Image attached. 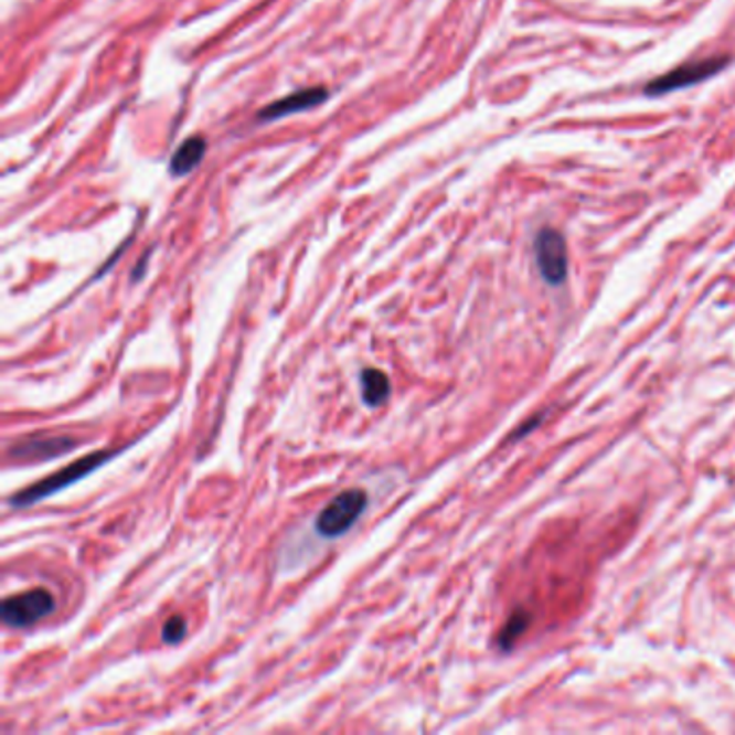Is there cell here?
<instances>
[{
  "label": "cell",
  "mask_w": 735,
  "mask_h": 735,
  "mask_svg": "<svg viewBox=\"0 0 735 735\" xmlns=\"http://www.w3.org/2000/svg\"><path fill=\"white\" fill-rule=\"evenodd\" d=\"M361 384H363V402L369 408L384 404L391 395V380L380 369H365L361 375Z\"/></svg>",
  "instance_id": "9c48e42d"
},
{
  "label": "cell",
  "mask_w": 735,
  "mask_h": 735,
  "mask_svg": "<svg viewBox=\"0 0 735 735\" xmlns=\"http://www.w3.org/2000/svg\"><path fill=\"white\" fill-rule=\"evenodd\" d=\"M78 443L67 436H47V438H26L9 447V460L46 461L74 451Z\"/></svg>",
  "instance_id": "8992f818"
},
{
  "label": "cell",
  "mask_w": 735,
  "mask_h": 735,
  "mask_svg": "<svg viewBox=\"0 0 735 735\" xmlns=\"http://www.w3.org/2000/svg\"><path fill=\"white\" fill-rule=\"evenodd\" d=\"M729 63V58H705V61H694V63H686L682 67L671 70L664 76H658L656 81H651L645 93L647 95H664V93L678 92V89H686L692 85H699L707 78H712L714 74H718L725 65Z\"/></svg>",
  "instance_id": "277c9868"
},
{
  "label": "cell",
  "mask_w": 735,
  "mask_h": 735,
  "mask_svg": "<svg viewBox=\"0 0 735 735\" xmlns=\"http://www.w3.org/2000/svg\"><path fill=\"white\" fill-rule=\"evenodd\" d=\"M529 624H531V617H529V612H524V610H518V612H513L511 617H509V621H507L505 628H503V632H501V637H499V645H501V649L503 651H509L511 647H513V643L526 632V628H529Z\"/></svg>",
  "instance_id": "30bf717a"
},
{
  "label": "cell",
  "mask_w": 735,
  "mask_h": 735,
  "mask_svg": "<svg viewBox=\"0 0 735 735\" xmlns=\"http://www.w3.org/2000/svg\"><path fill=\"white\" fill-rule=\"evenodd\" d=\"M326 97H328V92L322 89V87L294 93V95H287V97L278 99V102H273L270 106H266V108L259 113V119H262V121H268V119H278V117H285V115L302 113V110H309V108L320 106Z\"/></svg>",
  "instance_id": "52a82bcc"
},
{
  "label": "cell",
  "mask_w": 735,
  "mask_h": 735,
  "mask_svg": "<svg viewBox=\"0 0 735 735\" xmlns=\"http://www.w3.org/2000/svg\"><path fill=\"white\" fill-rule=\"evenodd\" d=\"M535 259L546 283L561 285L567 278V246L558 231L542 230L537 233Z\"/></svg>",
  "instance_id": "5b68a950"
},
{
  "label": "cell",
  "mask_w": 735,
  "mask_h": 735,
  "mask_svg": "<svg viewBox=\"0 0 735 735\" xmlns=\"http://www.w3.org/2000/svg\"><path fill=\"white\" fill-rule=\"evenodd\" d=\"M119 451H95V454H89L87 458H81V460L72 461L70 466L52 472L46 479L38 481L35 486L18 492L15 497L9 499V505L15 507V509H24V507L35 505L40 501H44L47 497L78 483L81 479L89 477L92 472H95L99 466H104L106 461L113 460Z\"/></svg>",
  "instance_id": "6da1fadb"
},
{
  "label": "cell",
  "mask_w": 735,
  "mask_h": 735,
  "mask_svg": "<svg viewBox=\"0 0 735 735\" xmlns=\"http://www.w3.org/2000/svg\"><path fill=\"white\" fill-rule=\"evenodd\" d=\"M205 149H207V142L201 137L184 140L171 158V173L173 175H185V173L194 171L201 164Z\"/></svg>",
  "instance_id": "ba28073f"
},
{
  "label": "cell",
  "mask_w": 735,
  "mask_h": 735,
  "mask_svg": "<svg viewBox=\"0 0 735 735\" xmlns=\"http://www.w3.org/2000/svg\"><path fill=\"white\" fill-rule=\"evenodd\" d=\"M365 507H368V492L356 490V488L345 490V492L337 494L320 511V515L316 518V531L322 537L337 540V537L345 535L359 522Z\"/></svg>",
  "instance_id": "7a4b0ae2"
},
{
  "label": "cell",
  "mask_w": 735,
  "mask_h": 735,
  "mask_svg": "<svg viewBox=\"0 0 735 735\" xmlns=\"http://www.w3.org/2000/svg\"><path fill=\"white\" fill-rule=\"evenodd\" d=\"M54 608H56L54 596L47 589L38 587L4 599L0 606V619L9 628L24 630L46 619Z\"/></svg>",
  "instance_id": "3957f363"
},
{
  "label": "cell",
  "mask_w": 735,
  "mask_h": 735,
  "mask_svg": "<svg viewBox=\"0 0 735 735\" xmlns=\"http://www.w3.org/2000/svg\"><path fill=\"white\" fill-rule=\"evenodd\" d=\"M185 630H188V624H185L184 617L180 615H173L171 619H167L164 628H162V641L167 645H178L184 641Z\"/></svg>",
  "instance_id": "8fae6325"
}]
</instances>
